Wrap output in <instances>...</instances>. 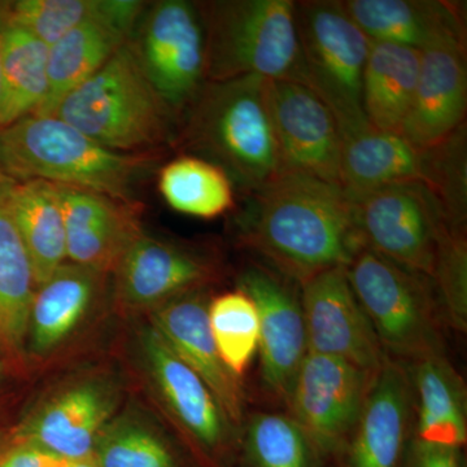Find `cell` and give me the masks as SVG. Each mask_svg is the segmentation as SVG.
<instances>
[{
  "instance_id": "1f68e13d",
  "label": "cell",
  "mask_w": 467,
  "mask_h": 467,
  "mask_svg": "<svg viewBox=\"0 0 467 467\" xmlns=\"http://www.w3.org/2000/svg\"><path fill=\"white\" fill-rule=\"evenodd\" d=\"M209 326L223 364L243 376L259 349L260 326L256 304L241 290L220 295L208 306Z\"/></svg>"
},
{
  "instance_id": "4dcf8cb0",
  "label": "cell",
  "mask_w": 467,
  "mask_h": 467,
  "mask_svg": "<svg viewBox=\"0 0 467 467\" xmlns=\"http://www.w3.org/2000/svg\"><path fill=\"white\" fill-rule=\"evenodd\" d=\"M160 195L178 213L213 220L232 211L235 192L229 175L198 156H178L160 169Z\"/></svg>"
},
{
  "instance_id": "5bb4252c",
  "label": "cell",
  "mask_w": 467,
  "mask_h": 467,
  "mask_svg": "<svg viewBox=\"0 0 467 467\" xmlns=\"http://www.w3.org/2000/svg\"><path fill=\"white\" fill-rule=\"evenodd\" d=\"M259 313V350L264 383L278 398L290 399L292 387L308 355L301 301L275 272L248 267L239 276Z\"/></svg>"
},
{
  "instance_id": "6da1fadb",
  "label": "cell",
  "mask_w": 467,
  "mask_h": 467,
  "mask_svg": "<svg viewBox=\"0 0 467 467\" xmlns=\"http://www.w3.org/2000/svg\"><path fill=\"white\" fill-rule=\"evenodd\" d=\"M248 198L243 242L300 285L326 270L348 266L364 248L352 202L337 184L284 171Z\"/></svg>"
},
{
  "instance_id": "7c38bea8",
  "label": "cell",
  "mask_w": 467,
  "mask_h": 467,
  "mask_svg": "<svg viewBox=\"0 0 467 467\" xmlns=\"http://www.w3.org/2000/svg\"><path fill=\"white\" fill-rule=\"evenodd\" d=\"M301 287L309 352L342 358L376 373L387 355L350 285L347 267L319 273Z\"/></svg>"
},
{
  "instance_id": "83f0119b",
  "label": "cell",
  "mask_w": 467,
  "mask_h": 467,
  "mask_svg": "<svg viewBox=\"0 0 467 467\" xmlns=\"http://www.w3.org/2000/svg\"><path fill=\"white\" fill-rule=\"evenodd\" d=\"M48 47L15 24H5L0 67V128L36 115L48 92Z\"/></svg>"
},
{
  "instance_id": "5b68a950",
  "label": "cell",
  "mask_w": 467,
  "mask_h": 467,
  "mask_svg": "<svg viewBox=\"0 0 467 467\" xmlns=\"http://www.w3.org/2000/svg\"><path fill=\"white\" fill-rule=\"evenodd\" d=\"M52 116L119 152L149 153L175 142L177 137V119L126 43L90 78L67 94Z\"/></svg>"
},
{
  "instance_id": "9c48e42d",
  "label": "cell",
  "mask_w": 467,
  "mask_h": 467,
  "mask_svg": "<svg viewBox=\"0 0 467 467\" xmlns=\"http://www.w3.org/2000/svg\"><path fill=\"white\" fill-rule=\"evenodd\" d=\"M350 202L364 247L432 279L442 234L451 225L429 187L393 184Z\"/></svg>"
},
{
  "instance_id": "52a82bcc",
  "label": "cell",
  "mask_w": 467,
  "mask_h": 467,
  "mask_svg": "<svg viewBox=\"0 0 467 467\" xmlns=\"http://www.w3.org/2000/svg\"><path fill=\"white\" fill-rule=\"evenodd\" d=\"M347 275L386 355L420 359L441 353L432 279L367 247Z\"/></svg>"
},
{
  "instance_id": "ffe728a7",
  "label": "cell",
  "mask_w": 467,
  "mask_h": 467,
  "mask_svg": "<svg viewBox=\"0 0 467 467\" xmlns=\"http://www.w3.org/2000/svg\"><path fill=\"white\" fill-rule=\"evenodd\" d=\"M349 17L371 42L423 51L444 39L466 41L460 5L441 0H346Z\"/></svg>"
},
{
  "instance_id": "f1b7e54d",
  "label": "cell",
  "mask_w": 467,
  "mask_h": 467,
  "mask_svg": "<svg viewBox=\"0 0 467 467\" xmlns=\"http://www.w3.org/2000/svg\"><path fill=\"white\" fill-rule=\"evenodd\" d=\"M146 5L140 0H17L5 2V16L51 47L88 21H109L130 34Z\"/></svg>"
},
{
  "instance_id": "b9f144b4",
  "label": "cell",
  "mask_w": 467,
  "mask_h": 467,
  "mask_svg": "<svg viewBox=\"0 0 467 467\" xmlns=\"http://www.w3.org/2000/svg\"><path fill=\"white\" fill-rule=\"evenodd\" d=\"M0 371H2V365H0Z\"/></svg>"
},
{
  "instance_id": "ba28073f",
  "label": "cell",
  "mask_w": 467,
  "mask_h": 467,
  "mask_svg": "<svg viewBox=\"0 0 467 467\" xmlns=\"http://www.w3.org/2000/svg\"><path fill=\"white\" fill-rule=\"evenodd\" d=\"M126 46L180 124L207 82L204 21L199 3H147Z\"/></svg>"
},
{
  "instance_id": "e575fe53",
  "label": "cell",
  "mask_w": 467,
  "mask_h": 467,
  "mask_svg": "<svg viewBox=\"0 0 467 467\" xmlns=\"http://www.w3.org/2000/svg\"><path fill=\"white\" fill-rule=\"evenodd\" d=\"M248 450L257 467H310V441L292 418L259 414L248 429Z\"/></svg>"
},
{
  "instance_id": "9a60e30c",
  "label": "cell",
  "mask_w": 467,
  "mask_h": 467,
  "mask_svg": "<svg viewBox=\"0 0 467 467\" xmlns=\"http://www.w3.org/2000/svg\"><path fill=\"white\" fill-rule=\"evenodd\" d=\"M67 234V260L101 275L115 273L142 234L138 202L57 184Z\"/></svg>"
},
{
  "instance_id": "30bf717a",
  "label": "cell",
  "mask_w": 467,
  "mask_h": 467,
  "mask_svg": "<svg viewBox=\"0 0 467 467\" xmlns=\"http://www.w3.org/2000/svg\"><path fill=\"white\" fill-rule=\"evenodd\" d=\"M267 106L284 171L339 186L342 133L327 104L306 85L267 81Z\"/></svg>"
},
{
  "instance_id": "e0dca14e",
  "label": "cell",
  "mask_w": 467,
  "mask_h": 467,
  "mask_svg": "<svg viewBox=\"0 0 467 467\" xmlns=\"http://www.w3.org/2000/svg\"><path fill=\"white\" fill-rule=\"evenodd\" d=\"M152 322L175 355L204 380L227 420L241 423V383L218 353L204 300L192 292L175 297L153 312Z\"/></svg>"
},
{
  "instance_id": "4316f807",
  "label": "cell",
  "mask_w": 467,
  "mask_h": 467,
  "mask_svg": "<svg viewBox=\"0 0 467 467\" xmlns=\"http://www.w3.org/2000/svg\"><path fill=\"white\" fill-rule=\"evenodd\" d=\"M129 36L109 21H88L48 47V92L36 115L52 116L60 100L98 72Z\"/></svg>"
},
{
  "instance_id": "cb8c5ba5",
  "label": "cell",
  "mask_w": 467,
  "mask_h": 467,
  "mask_svg": "<svg viewBox=\"0 0 467 467\" xmlns=\"http://www.w3.org/2000/svg\"><path fill=\"white\" fill-rule=\"evenodd\" d=\"M5 201L29 254L36 285H41L67 261L66 223L57 184L7 181Z\"/></svg>"
},
{
  "instance_id": "60d3db41",
  "label": "cell",
  "mask_w": 467,
  "mask_h": 467,
  "mask_svg": "<svg viewBox=\"0 0 467 467\" xmlns=\"http://www.w3.org/2000/svg\"><path fill=\"white\" fill-rule=\"evenodd\" d=\"M5 450V442H3V435L0 434V451Z\"/></svg>"
},
{
  "instance_id": "8d00e7d4",
  "label": "cell",
  "mask_w": 467,
  "mask_h": 467,
  "mask_svg": "<svg viewBox=\"0 0 467 467\" xmlns=\"http://www.w3.org/2000/svg\"><path fill=\"white\" fill-rule=\"evenodd\" d=\"M459 451L418 442L414 467H462Z\"/></svg>"
},
{
  "instance_id": "f35d334b",
  "label": "cell",
  "mask_w": 467,
  "mask_h": 467,
  "mask_svg": "<svg viewBox=\"0 0 467 467\" xmlns=\"http://www.w3.org/2000/svg\"><path fill=\"white\" fill-rule=\"evenodd\" d=\"M5 2H0V67H2L3 32H5Z\"/></svg>"
},
{
  "instance_id": "4fadbf2b",
  "label": "cell",
  "mask_w": 467,
  "mask_h": 467,
  "mask_svg": "<svg viewBox=\"0 0 467 467\" xmlns=\"http://www.w3.org/2000/svg\"><path fill=\"white\" fill-rule=\"evenodd\" d=\"M465 42L444 39L420 51L416 91L399 133L418 150L441 146L466 125Z\"/></svg>"
},
{
  "instance_id": "f546056e",
  "label": "cell",
  "mask_w": 467,
  "mask_h": 467,
  "mask_svg": "<svg viewBox=\"0 0 467 467\" xmlns=\"http://www.w3.org/2000/svg\"><path fill=\"white\" fill-rule=\"evenodd\" d=\"M7 180L0 178V348H23L36 285L32 263L5 201Z\"/></svg>"
},
{
  "instance_id": "d6a6232c",
  "label": "cell",
  "mask_w": 467,
  "mask_h": 467,
  "mask_svg": "<svg viewBox=\"0 0 467 467\" xmlns=\"http://www.w3.org/2000/svg\"><path fill=\"white\" fill-rule=\"evenodd\" d=\"M429 187L441 205L448 223L465 232L467 205L466 125L447 142L427 150Z\"/></svg>"
},
{
  "instance_id": "836d02e7",
  "label": "cell",
  "mask_w": 467,
  "mask_h": 467,
  "mask_svg": "<svg viewBox=\"0 0 467 467\" xmlns=\"http://www.w3.org/2000/svg\"><path fill=\"white\" fill-rule=\"evenodd\" d=\"M92 456L99 467H175L165 442L147 427L130 420L104 427Z\"/></svg>"
},
{
  "instance_id": "2e32d148",
  "label": "cell",
  "mask_w": 467,
  "mask_h": 467,
  "mask_svg": "<svg viewBox=\"0 0 467 467\" xmlns=\"http://www.w3.org/2000/svg\"><path fill=\"white\" fill-rule=\"evenodd\" d=\"M117 294L133 308L160 306L192 292L214 276L198 252L140 234L115 270Z\"/></svg>"
},
{
  "instance_id": "74e56055",
  "label": "cell",
  "mask_w": 467,
  "mask_h": 467,
  "mask_svg": "<svg viewBox=\"0 0 467 467\" xmlns=\"http://www.w3.org/2000/svg\"><path fill=\"white\" fill-rule=\"evenodd\" d=\"M0 467H41V451L16 441L0 451Z\"/></svg>"
},
{
  "instance_id": "3957f363",
  "label": "cell",
  "mask_w": 467,
  "mask_h": 467,
  "mask_svg": "<svg viewBox=\"0 0 467 467\" xmlns=\"http://www.w3.org/2000/svg\"><path fill=\"white\" fill-rule=\"evenodd\" d=\"M150 153L107 149L55 116L30 115L0 128V178L45 181L135 202L155 164Z\"/></svg>"
},
{
  "instance_id": "7a4b0ae2",
  "label": "cell",
  "mask_w": 467,
  "mask_h": 467,
  "mask_svg": "<svg viewBox=\"0 0 467 467\" xmlns=\"http://www.w3.org/2000/svg\"><path fill=\"white\" fill-rule=\"evenodd\" d=\"M175 142L223 169L247 195L284 173L261 77L205 82L181 117Z\"/></svg>"
},
{
  "instance_id": "277c9868",
  "label": "cell",
  "mask_w": 467,
  "mask_h": 467,
  "mask_svg": "<svg viewBox=\"0 0 467 467\" xmlns=\"http://www.w3.org/2000/svg\"><path fill=\"white\" fill-rule=\"evenodd\" d=\"M205 30L207 81L256 76L306 85L292 0L199 2Z\"/></svg>"
},
{
  "instance_id": "d590c367",
  "label": "cell",
  "mask_w": 467,
  "mask_h": 467,
  "mask_svg": "<svg viewBox=\"0 0 467 467\" xmlns=\"http://www.w3.org/2000/svg\"><path fill=\"white\" fill-rule=\"evenodd\" d=\"M432 282L438 287L441 304L451 324L459 330L467 325V244L466 232L445 230Z\"/></svg>"
},
{
  "instance_id": "7402d4cb",
  "label": "cell",
  "mask_w": 467,
  "mask_h": 467,
  "mask_svg": "<svg viewBox=\"0 0 467 467\" xmlns=\"http://www.w3.org/2000/svg\"><path fill=\"white\" fill-rule=\"evenodd\" d=\"M142 348L150 376L181 425L204 447H218L229 420L204 380L175 355L153 326L144 330Z\"/></svg>"
},
{
  "instance_id": "603a6c76",
  "label": "cell",
  "mask_w": 467,
  "mask_h": 467,
  "mask_svg": "<svg viewBox=\"0 0 467 467\" xmlns=\"http://www.w3.org/2000/svg\"><path fill=\"white\" fill-rule=\"evenodd\" d=\"M106 275L66 263L38 285L27 330L34 353L46 355L75 331L97 299Z\"/></svg>"
},
{
  "instance_id": "d6986e66",
  "label": "cell",
  "mask_w": 467,
  "mask_h": 467,
  "mask_svg": "<svg viewBox=\"0 0 467 467\" xmlns=\"http://www.w3.org/2000/svg\"><path fill=\"white\" fill-rule=\"evenodd\" d=\"M410 383L387 356L378 368L353 429L349 467H398L407 436Z\"/></svg>"
},
{
  "instance_id": "44dd1931",
  "label": "cell",
  "mask_w": 467,
  "mask_h": 467,
  "mask_svg": "<svg viewBox=\"0 0 467 467\" xmlns=\"http://www.w3.org/2000/svg\"><path fill=\"white\" fill-rule=\"evenodd\" d=\"M339 186L352 199L401 183L429 181V152L416 149L401 134L368 126L342 137Z\"/></svg>"
},
{
  "instance_id": "d4e9b609",
  "label": "cell",
  "mask_w": 467,
  "mask_h": 467,
  "mask_svg": "<svg viewBox=\"0 0 467 467\" xmlns=\"http://www.w3.org/2000/svg\"><path fill=\"white\" fill-rule=\"evenodd\" d=\"M420 51L371 42L362 76V110L377 130L400 133L420 75Z\"/></svg>"
},
{
  "instance_id": "ab89813d",
  "label": "cell",
  "mask_w": 467,
  "mask_h": 467,
  "mask_svg": "<svg viewBox=\"0 0 467 467\" xmlns=\"http://www.w3.org/2000/svg\"><path fill=\"white\" fill-rule=\"evenodd\" d=\"M70 467H99L94 456L86 457V459L70 461Z\"/></svg>"
},
{
  "instance_id": "ac0fdd59",
  "label": "cell",
  "mask_w": 467,
  "mask_h": 467,
  "mask_svg": "<svg viewBox=\"0 0 467 467\" xmlns=\"http://www.w3.org/2000/svg\"><path fill=\"white\" fill-rule=\"evenodd\" d=\"M115 401L104 384H79L47 402L21 427L16 441L69 461L90 457Z\"/></svg>"
},
{
  "instance_id": "8992f818",
  "label": "cell",
  "mask_w": 467,
  "mask_h": 467,
  "mask_svg": "<svg viewBox=\"0 0 467 467\" xmlns=\"http://www.w3.org/2000/svg\"><path fill=\"white\" fill-rule=\"evenodd\" d=\"M296 23L308 88L333 110L342 137L365 130L362 76L370 39L342 2H296Z\"/></svg>"
},
{
  "instance_id": "8fae6325",
  "label": "cell",
  "mask_w": 467,
  "mask_h": 467,
  "mask_svg": "<svg viewBox=\"0 0 467 467\" xmlns=\"http://www.w3.org/2000/svg\"><path fill=\"white\" fill-rule=\"evenodd\" d=\"M374 374L342 358L308 352L288 404L310 442L333 451L352 434Z\"/></svg>"
},
{
  "instance_id": "484cf974",
  "label": "cell",
  "mask_w": 467,
  "mask_h": 467,
  "mask_svg": "<svg viewBox=\"0 0 467 467\" xmlns=\"http://www.w3.org/2000/svg\"><path fill=\"white\" fill-rule=\"evenodd\" d=\"M418 442L460 450L466 442L462 380L441 353L417 359Z\"/></svg>"
}]
</instances>
